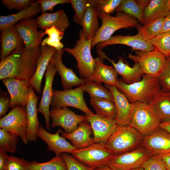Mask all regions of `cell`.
I'll list each match as a JSON object with an SVG mask.
<instances>
[{"label": "cell", "mask_w": 170, "mask_h": 170, "mask_svg": "<svg viewBox=\"0 0 170 170\" xmlns=\"http://www.w3.org/2000/svg\"><path fill=\"white\" fill-rule=\"evenodd\" d=\"M23 40L26 48L32 50L40 45L44 30L38 31L36 19L27 18L20 20L14 26Z\"/></svg>", "instance_id": "15"}, {"label": "cell", "mask_w": 170, "mask_h": 170, "mask_svg": "<svg viewBox=\"0 0 170 170\" xmlns=\"http://www.w3.org/2000/svg\"><path fill=\"white\" fill-rule=\"evenodd\" d=\"M57 72L56 69L50 61L45 74V82L42 96L37 108V112L42 114L44 117L46 128L48 131L50 130L49 106L53 96L52 85Z\"/></svg>", "instance_id": "20"}, {"label": "cell", "mask_w": 170, "mask_h": 170, "mask_svg": "<svg viewBox=\"0 0 170 170\" xmlns=\"http://www.w3.org/2000/svg\"><path fill=\"white\" fill-rule=\"evenodd\" d=\"M128 57L139 65L143 74L158 78L166 62V57L155 49L148 51L137 50L135 54H129Z\"/></svg>", "instance_id": "9"}, {"label": "cell", "mask_w": 170, "mask_h": 170, "mask_svg": "<svg viewBox=\"0 0 170 170\" xmlns=\"http://www.w3.org/2000/svg\"><path fill=\"white\" fill-rule=\"evenodd\" d=\"M64 33L54 26L46 29L42 36L47 34L48 37L42 41L41 46L47 45L54 48L57 50L63 49L64 44L60 40L63 37Z\"/></svg>", "instance_id": "37"}, {"label": "cell", "mask_w": 170, "mask_h": 170, "mask_svg": "<svg viewBox=\"0 0 170 170\" xmlns=\"http://www.w3.org/2000/svg\"><path fill=\"white\" fill-rule=\"evenodd\" d=\"M2 82L10 94L9 108L12 109L17 105L26 108L29 94V81L10 77L3 79Z\"/></svg>", "instance_id": "16"}, {"label": "cell", "mask_w": 170, "mask_h": 170, "mask_svg": "<svg viewBox=\"0 0 170 170\" xmlns=\"http://www.w3.org/2000/svg\"><path fill=\"white\" fill-rule=\"evenodd\" d=\"M159 128L167 131L170 133V121L161 122Z\"/></svg>", "instance_id": "53"}, {"label": "cell", "mask_w": 170, "mask_h": 170, "mask_svg": "<svg viewBox=\"0 0 170 170\" xmlns=\"http://www.w3.org/2000/svg\"><path fill=\"white\" fill-rule=\"evenodd\" d=\"M84 91L82 84L75 89L62 91L53 89L50 105L59 108L71 106L81 110L85 114H93L85 103Z\"/></svg>", "instance_id": "8"}, {"label": "cell", "mask_w": 170, "mask_h": 170, "mask_svg": "<svg viewBox=\"0 0 170 170\" xmlns=\"http://www.w3.org/2000/svg\"><path fill=\"white\" fill-rule=\"evenodd\" d=\"M33 87L29 86V94L26 111L27 117L26 136L28 142L35 141L37 139L40 122L37 116V103L39 97L35 94Z\"/></svg>", "instance_id": "21"}, {"label": "cell", "mask_w": 170, "mask_h": 170, "mask_svg": "<svg viewBox=\"0 0 170 170\" xmlns=\"http://www.w3.org/2000/svg\"><path fill=\"white\" fill-rule=\"evenodd\" d=\"M94 59L95 64L93 73L89 80L116 86L118 79L117 73L113 66L103 63L105 60L100 56Z\"/></svg>", "instance_id": "28"}, {"label": "cell", "mask_w": 170, "mask_h": 170, "mask_svg": "<svg viewBox=\"0 0 170 170\" xmlns=\"http://www.w3.org/2000/svg\"><path fill=\"white\" fill-rule=\"evenodd\" d=\"M70 2L75 13L73 17V20L76 23L81 25L83 15L90 0H70Z\"/></svg>", "instance_id": "41"}, {"label": "cell", "mask_w": 170, "mask_h": 170, "mask_svg": "<svg viewBox=\"0 0 170 170\" xmlns=\"http://www.w3.org/2000/svg\"><path fill=\"white\" fill-rule=\"evenodd\" d=\"M42 13L47 11H52L54 7L57 5L70 3V0H38Z\"/></svg>", "instance_id": "48"}, {"label": "cell", "mask_w": 170, "mask_h": 170, "mask_svg": "<svg viewBox=\"0 0 170 170\" xmlns=\"http://www.w3.org/2000/svg\"><path fill=\"white\" fill-rule=\"evenodd\" d=\"M10 98L1 96L0 98V116L2 117L5 115L8 110L10 103Z\"/></svg>", "instance_id": "49"}, {"label": "cell", "mask_w": 170, "mask_h": 170, "mask_svg": "<svg viewBox=\"0 0 170 170\" xmlns=\"http://www.w3.org/2000/svg\"><path fill=\"white\" fill-rule=\"evenodd\" d=\"M28 162L23 158L8 155L4 170H28Z\"/></svg>", "instance_id": "42"}, {"label": "cell", "mask_w": 170, "mask_h": 170, "mask_svg": "<svg viewBox=\"0 0 170 170\" xmlns=\"http://www.w3.org/2000/svg\"><path fill=\"white\" fill-rule=\"evenodd\" d=\"M143 170H167L159 156L152 155L141 167Z\"/></svg>", "instance_id": "46"}, {"label": "cell", "mask_w": 170, "mask_h": 170, "mask_svg": "<svg viewBox=\"0 0 170 170\" xmlns=\"http://www.w3.org/2000/svg\"><path fill=\"white\" fill-rule=\"evenodd\" d=\"M27 117L26 111L20 105L12 109L0 119V128L18 136L25 144L28 141L26 136Z\"/></svg>", "instance_id": "10"}, {"label": "cell", "mask_w": 170, "mask_h": 170, "mask_svg": "<svg viewBox=\"0 0 170 170\" xmlns=\"http://www.w3.org/2000/svg\"><path fill=\"white\" fill-rule=\"evenodd\" d=\"M85 116L91 127L94 143L105 145L118 126L115 120L94 113Z\"/></svg>", "instance_id": "13"}, {"label": "cell", "mask_w": 170, "mask_h": 170, "mask_svg": "<svg viewBox=\"0 0 170 170\" xmlns=\"http://www.w3.org/2000/svg\"><path fill=\"white\" fill-rule=\"evenodd\" d=\"M19 137L4 129H0V149L12 153L16 151Z\"/></svg>", "instance_id": "39"}, {"label": "cell", "mask_w": 170, "mask_h": 170, "mask_svg": "<svg viewBox=\"0 0 170 170\" xmlns=\"http://www.w3.org/2000/svg\"><path fill=\"white\" fill-rule=\"evenodd\" d=\"M151 155L141 146L115 156L107 166L112 170H133L141 167Z\"/></svg>", "instance_id": "11"}, {"label": "cell", "mask_w": 170, "mask_h": 170, "mask_svg": "<svg viewBox=\"0 0 170 170\" xmlns=\"http://www.w3.org/2000/svg\"><path fill=\"white\" fill-rule=\"evenodd\" d=\"M3 4L8 9L21 10L30 6L34 1L31 0H2Z\"/></svg>", "instance_id": "47"}, {"label": "cell", "mask_w": 170, "mask_h": 170, "mask_svg": "<svg viewBox=\"0 0 170 170\" xmlns=\"http://www.w3.org/2000/svg\"><path fill=\"white\" fill-rule=\"evenodd\" d=\"M170 32V15L165 17L161 33Z\"/></svg>", "instance_id": "52"}, {"label": "cell", "mask_w": 170, "mask_h": 170, "mask_svg": "<svg viewBox=\"0 0 170 170\" xmlns=\"http://www.w3.org/2000/svg\"><path fill=\"white\" fill-rule=\"evenodd\" d=\"M140 143L152 155L170 153V133L160 128L149 135L142 136Z\"/></svg>", "instance_id": "14"}, {"label": "cell", "mask_w": 170, "mask_h": 170, "mask_svg": "<svg viewBox=\"0 0 170 170\" xmlns=\"http://www.w3.org/2000/svg\"><path fill=\"white\" fill-rule=\"evenodd\" d=\"M105 59L108 60L112 65L117 74L122 77L123 82L128 84H131L141 80L143 74L140 67L134 63L132 67L125 62L123 58L119 57L117 62L108 58L105 52L103 54Z\"/></svg>", "instance_id": "25"}, {"label": "cell", "mask_w": 170, "mask_h": 170, "mask_svg": "<svg viewBox=\"0 0 170 170\" xmlns=\"http://www.w3.org/2000/svg\"><path fill=\"white\" fill-rule=\"evenodd\" d=\"M122 0L116 10L117 12H123L135 18L143 24V12L150 0Z\"/></svg>", "instance_id": "33"}, {"label": "cell", "mask_w": 170, "mask_h": 170, "mask_svg": "<svg viewBox=\"0 0 170 170\" xmlns=\"http://www.w3.org/2000/svg\"><path fill=\"white\" fill-rule=\"evenodd\" d=\"M62 131V129L60 128L55 133H51L40 126L37 135L47 144V150L54 152L56 155H61L63 153H71L76 148L60 135Z\"/></svg>", "instance_id": "18"}, {"label": "cell", "mask_w": 170, "mask_h": 170, "mask_svg": "<svg viewBox=\"0 0 170 170\" xmlns=\"http://www.w3.org/2000/svg\"><path fill=\"white\" fill-rule=\"evenodd\" d=\"M41 53L40 45L27 49L24 44L17 48L0 62V79L15 77L30 81L35 73Z\"/></svg>", "instance_id": "1"}, {"label": "cell", "mask_w": 170, "mask_h": 170, "mask_svg": "<svg viewBox=\"0 0 170 170\" xmlns=\"http://www.w3.org/2000/svg\"><path fill=\"white\" fill-rule=\"evenodd\" d=\"M40 5L37 1L30 6L15 14L6 16H0V29L1 31L13 26L21 20L32 18L41 12Z\"/></svg>", "instance_id": "29"}, {"label": "cell", "mask_w": 170, "mask_h": 170, "mask_svg": "<svg viewBox=\"0 0 170 170\" xmlns=\"http://www.w3.org/2000/svg\"><path fill=\"white\" fill-rule=\"evenodd\" d=\"M170 15L168 0H151L144 9L143 26L161 18Z\"/></svg>", "instance_id": "31"}, {"label": "cell", "mask_w": 170, "mask_h": 170, "mask_svg": "<svg viewBox=\"0 0 170 170\" xmlns=\"http://www.w3.org/2000/svg\"><path fill=\"white\" fill-rule=\"evenodd\" d=\"M94 170H112L108 166H105L103 167L97 168L94 169Z\"/></svg>", "instance_id": "54"}, {"label": "cell", "mask_w": 170, "mask_h": 170, "mask_svg": "<svg viewBox=\"0 0 170 170\" xmlns=\"http://www.w3.org/2000/svg\"><path fill=\"white\" fill-rule=\"evenodd\" d=\"M122 44L131 47L133 50L148 51L155 50L149 41L144 39L138 33L135 35H118L112 36L108 40L96 45L97 49H102L108 45Z\"/></svg>", "instance_id": "19"}, {"label": "cell", "mask_w": 170, "mask_h": 170, "mask_svg": "<svg viewBox=\"0 0 170 170\" xmlns=\"http://www.w3.org/2000/svg\"><path fill=\"white\" fill-rule=\"evenodd\" d=\"M99 12L96 0H90L83 15L81 25L86 40L93 38L99 27L98 18Z\"/></svg>", "instance_id": "27"}, {"label": "cell", "mask_w": 170, "mask_h": 170, "mask_svg": "<svg viewBox=\"0 0 170 170\" xmlns=\"http://www.w3.org/2000/svg\"><path fill=\"white\" fill-rule=\"evenodd\" d=\"M82 84L84 91L87 92L90 98L107 99L114 102L110 91L100 83L84 79Z\"/></svg>", "instance_id": "35"}, {"label": "cell", "mask_w": 170, "mask_h": 170, "mask_svg": "<svg viewBox=\"0 0 170 170\" xmlns=\"http://www.w3.org/2000/svg\"><path fill=\"white\" fill-rule=\"evenodd\" d=\"M142 136L129 125H118L104 146L117 155L134 149L140 143Z\"/></svg>", "instance_id": "6"}, {"label": "cell", "mask_w": 170, "mask_h": 170, "mask_svg": "<svg viewBox=\"0 0 170 170\" xmlns=\"http://www.w3.org/2000/svg\"><path fill=\"white\" fill-rule=\"evenodd\" d=\"M36 20L39 28L42 30L54 26L64 32L70 24L68 17L62 9L52 13H42Z\"/></svg>", "instance_id": "26"}, {"label": "cell", "mask_w": 170, "mask_h": 170, "mask_svg": "<svg viewBox=\"0 0 170 170\" xmlns=\"http://www.w3.org/2000/svg\"><path fill=\"white\" fill-rule=\"evenodd\" d=\"M28 170H67L65 162L61 155H56L51 160L38 163L28 161Z\"/></svg>", "instance_id": "36"}, {"label": "cell", "mask_w": 170, "mask_h": 170, "mask_svg": "<svg viewBox=\"0 0 170 170\" xmlns=\"http://www.w3.org/2000/svg\"><path fill=\"white\" fill-rule=\"evenodd\" d=\"M1 60L10 54L20 46L23 41L14 26L1 31Z\"/></svg>", "instance_id": "30"}, {"label": "cell", "mask_w": 170, "mask_h": 170, "mask_svg": "<svg viewBox=\"0 0 170 170\" xmlns=\"http://www.w3.org/2000/svg\"><path fill=\"white\" fill-rule=\"evenodd\" d=\"M98 15L101 20L102 25L92 38L91 49L99 43L108 40L117 30L129 27L138 29L140 27L137 19L123 12H118L116 16L101 13H99Z\"/></svg>", "instance_id": "3"}, {"label": "cell", "mask_w": 170, "mask_h": 170, "mask_svg": "<svg viewBox=\"0 0 170 170\" xmlns=\"http://www.w3.org/2000/svg\"><path fill=\"white\" fill-rule=\"evenodd\" d=\"M159 155L167 170H170V153Z\"/></svg>", "instance_id": "50"}, {"label": "cell", "mask_w": 170, "mask_h": 170, "mask_svg": "<svg viewBox=\"0 0 170 170\" xmlns=\"http://www.w3.org/2000/svg\"><path fill=\"white\" fill-rule=\"evenodd\" d=\"M64 52L63 49L56 50L50 62L60 75L64 90H65L71 89L73 86L81 85L84 79L78 77L71 68L67 67L63 63L62 56Z\"/></svg>", "instance_id": "22"}, {"label": "cell", "mask_w": 170, "mask_h": 170, "mask_svg": "<svg viewBox=\"0 0 170 170\" xmlns=\"http://www.w3.org/2000/svg\"><path fill=\"white\" fill-rule=\"evenodd\" d=\"M133 103L129 126L142 136L150 134L159 127L161 120L149 104L138 102Z\"/></svg>", "instance_id": "5"}, {"label": "cell", "mask_w": 170, "mask_h": 170, "mask_svg": "<svg viewBox=\"0 0 170 170\" xmlns=\"http://www.w3.org/2000/svg\"><path fill=\"white\" fill-rule=\"evenodd\" d=\"M79 38L73 48H63L76 59L79 74L82 79L89 80L92 76L95 64L94 59L91 53V43L93 38L86 40L82 29L79 32Z\"/></svg>", "instance_id": "4"}, {"label": "cell", "mask_w": 170, "mask_h": 170, "mask_svg": "<svg viewBox=\"0 0 170 170\" xmlns=\"http://www.w3.org/2000/svg\"><path fill=\"white\" fill-rule=\"evenodd\" d=\"M165 17L156 19L138 29V33L149 41L161 33Z\"/></svg>", "instance_id": "38"}, {"label": "cell", "mask_w": 170, "mask_h": 170, "mask_svg": "<svg viewBox=\"0 0 170 170\" xmlns=\"http://www.w3.org/2000/svg\"><path fill=\"white\" fill-rule=\"evenodd\" d=\"M162 90L170 92V58L166 57L164 68L158 77Z\"/></svg>", "instance_id": "44"}, {"label": "cell", "mask_w": 170, "mask_h": 170, "mask_svg": "<svg viewBox=\"0 0 170 170\" xmlns=\"http://www.w3.org/2000/svg\"><path fill=\"white\" fill-rule=\"evenodd\" d=\"M92 133L91 127L86 121L80 123L74 131L69 133L62 131L61 135L69 140L76 149H81L88 147L94 143L91 137Z\"/></svg>", "instance_id": "24"}, {"label": "cell", "mask_w": 170, "mask_h": 170, "mask_svg": "<svg viewBox=\"0 0 170 170\" xmlns=\"http://www.w3.org/2000/svg\"><path fill=\"white\" fill-rule=\"evenodd\" d=\"M122 0H96L99 13L110 15L120 5Z\"/></svg>", "instance_id": "43"}, {"label": "cell", "mask_w": 170, "mask_h": 170, "mask_svg": "<svg viewBox=\"0 0 170 170\" xmlns=\"http://www.w3.org/2000/svg\"><path fill=\"white\" fill-rule=\"evenodd\" d=\"M149 104L161 122L170 121V92L161 89Z\"/></svg>", "instance_id": "32"}, {"label": "cell", "mask_w": 170, "mask_h": 170, "mask_svg": "<svg viewBox=\"0 0 170 170\" xmlns=\"http://www.w3.org/2000/svg\"><path fill=\"white\" fill-rule=\"evenodd\" d=\"M149 41L165 57L170 55V32L160 33Z\"/></svg>", "instance_id": "40"}, {"label": "cell", "mask_w": 170, "mask_h": 170, "mask_svg": "<svg viewBox=\"0 0 170 170\" xmlns=\"http://www.w3.org/2000/svg\"><path fill=\"white\" fill-rule=\"evenodd\" d=\"M133 170H143L141 168H139L136 169H134Z\"/></svg>", "instance_id": "55"}, {"label": "cell", "mask_w": 170, "mask_h": 170, "mask_svg": "<svg viewBox=\"0 0 170 170\" xmlns=\"http://www.w3.org/2000/svg\"><path fill=\"white\" fill-rule=\"evenodd\" d=\"M90 102L95 111V114L106 118L115 120L116 110L114 102L107 99L90 98Z\"/></svg>", "instance_id": "34"}, {"label": "cell", "mask_w": 170, "mask_h": 170, "mask_svg": "<svg viewBox=\"0 0 170 170\" xmlns=\"http://www.w3.org/2000/svg\"><path fill=\"white\" fill-rule=\"evenodd\" d=\"M168 57H169L170 58V55Z\"/></svg>", "instance_id": "56"}, {"label": "cell", "mask_w": 170, "mask_h": 170, "mask_svg": "<svg viewBox=\"0 0 170 170\" xmlns=\"http://www.w3.org/2000/svg\"><path fill=\"white\" fill-rule=\"evenodd\" d=\"M71 154L82 163L94 169L107 166L116 156L104 145L96 143L86 148L76 149Z\"/></svg>", "instance_id": "7"}, {"label": "cell", "mask_w": 170, "mask_h": 170, "mask_svg": "<svg viewBox=\"0 0 170 170\" xmlns=\"http://www.w3.org/2000/svg\"><path fill=\"white\" fill-rule=\"evenodd\" d=\"M49 117L52 120V128L60 126L67 133L74 131L80 123L87 121L85 115L76 114L67 107H52L50 110Z\"/></svg>", "instance_id": "12"}, {"label": "cell", "mask_w": 170, "mask_h": 170, "mask_svg": "<svg viewBox=\"0 0 170 170\" xmlns=\"http://www.w3.org/2000/svg\"><path fill=\"white\" fill-rule=\"evenodd\" d=\"M111 92L115 105L116 116L115 121L119 126L130 125L133 103L129 102L126 97L120 92L116 86L105 83Z\"/></svg>", "instance_id": "17"}, {"label": "cell", "mask_w": 170, "mask_h": 170, "mask_svg": "<svg viewBox=\"0 0 170 170\" xmlns=\"http://www.w3.org/2000/svg\"><path fill=\"white\" fill-rule=\"evenodd\" d=\"M116 86L131 103L138 102L149 104L161 89L158 78L144 74L141 80L130 84L118 79Z\"/></svg>", "instance_id": "2"}, {"label": "cell", "mask_w": 170, "mask_h": 170, "mask_svg": "<svg viewBox=\"0 0 170 170\" xmlns=\"http://www.w3.org/2000/svg\"><path fill=\"white\" fill-rule=\"evenodd\" d=\"M41 53L37 59L34 74L29 81L30 85L38 93L41 92L42 78L52 57L56 50L47 45L41 46Z\"/></svg>", "instance_id": "23"}, {"label": "cell", "mask_w": 170, "mask_h": 170, "mask_svg": "<svg viewBox=\"0 0 170 170\" xmlns=\"http://www.w3.org/2000/svg\"><path fill=\"white\" fill-rule=\"evenodd\" d=\"M61 156L64 160L67 170H94V169L87 167L77 160L72 155L63 153Z\"/></svg>", "instance_id": "45"}, {"label": "cell", "mask_w": 170, "mask_h": 170, "mask_svg": "<svg viewBox=\"0 0 170 170\" xmlns=\"http://www.w3.org/2000/svg\"><path fill=\"white\" fill-rule=\"evenodd\" d=\"M8 156L7 152L0 149V170H4Z\"/></svg>", "instance_id": "51"}]
</instances>
